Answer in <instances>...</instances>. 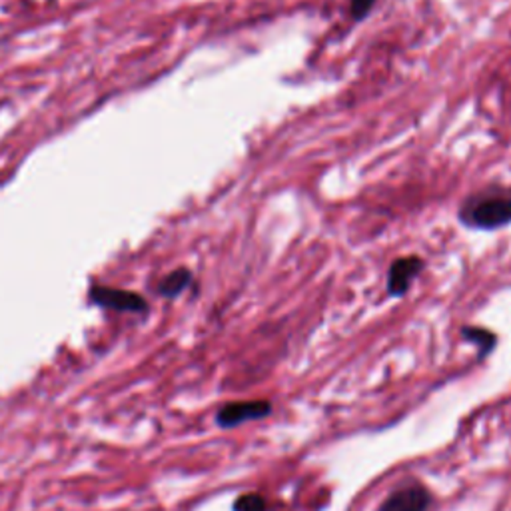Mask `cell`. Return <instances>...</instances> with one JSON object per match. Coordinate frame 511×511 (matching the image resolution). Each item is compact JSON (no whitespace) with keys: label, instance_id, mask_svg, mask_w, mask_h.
I'll return each instance as SVG.
<instances>
[{"label":"cell","instance_id":"cell-1","mask_svg":"<svg viewBox=\"0 0 511 511\" xmlns=\"http://www.w3.org/2000/svg\"><path fill=\"white\" fill-rule=\"evenodd\" d=\"M459 220L478 230H497L511 222V196L484 194L469 198L459 210Z\"/></svg>","mask_w":511,"mask_h":511},{"label":"cell","instance_id":"cell-2","mask_svg":"<svg viewBox=\"0 0 511 511\" xmlns=\"http://www.w3.org/2000/svg\"><path fill=\"white\" fill-rule=\"evenodd\" d=\"M272 413V403L268 400H248V402H230L222 406L216 413V423L222 430L238 428L246 421L264 420Z\"/></svg>","mask_w":511,"mask_h":511},{"label":"cell","instance_id":"cell-3","mask_svg":"<svg viewBox=\"0 0 511 511\" xmlns=\"http://www.w3.org/2000/svg\"><path fill=\"white\" fill-rule=\"evenodd\" d=\"M431 507V494L421 484H406L382 501L378 511H428Z\"/></svg>","mask_w":511,"mask_h":511},{"label":"cell","instance_id":"cell-4","mask_svg":"<svg viewBox=\"0 0 511 511\" xmlns=\"http://www.w3.org/2000/svg\"><path fill=\"white\" fill-rule=\"evenodd\" d=\"M90 300L102 308H112V310L118 312L142 314L148 310V304L142 296L127 290H118V288L94 286L90 290Z\"/></svg>","mask_w":511,"mask_h":511},{"label":"cell","instance_id":"cell-5","mask_svg":"<svg viewBox=\"0 0 511 511\" xmlns=\"http://www.w3.org/2000/svg\"><path fill=\"white\" fill-rule=\"evenodd\" d=\"M421 270H423V262L418 256L395 260L388 270V294L393 298L406 294L413 279L420 276Z\"/></svg>","mask_w":511,"mask_h":511},{"label":"cell","instance_id":"cell-6","mask_svg":"<svg viewBox=\"0 0 511 511\" xmlns=\"http://www.w3.org/2000/svg\"><path fill=\"white\" fill-rule=\"evenodd\" d=\"M461 336L469 340L471 344H476L479 358H486V355L491 354V350L496 348L497 337L494 332L486 330V327H476V326H466L461 327Z\"/></svg>","mask_w":511,"mask_h":511},{"label":"cell","instance_id":"cell-7","mask_svg":"<svg viewBox=\"0 0 511 511\" xmlns=\"http://www.w3.org/2000/svg\"><path fill=\"white\" fill-rule=\"evenodd\" d=\"M192 282V274L188 272L186 268H178L175 272L168 274L166 278L162 279L158 286V292L166 298H176L178 294H182L186 290Z\"/></svg>","mask_w":511,"mask_h":511},{"label":"cell","instance_id":"cell-8","mask_svg":"<svg viewBox=\"0 0 511 511\" xmlns=\"http://www.w3.org/2000/svg\"><path fill=\"white\" fill-rule=\"evenodd\" d=\"M232 509L234 511H268V501L262 494L248 491V494L236 497Z\"/></svg>","mask_w":511,"mask_h":511},{"label":"cell","instance_id":"cell-9","mask_svg":"<svg viewBox=\"0 0 511 511\" xmlns=\"http://www.w3.org/2000/svg\"><path fill=\"white\" fill-rule=\"evenodd\" d=\"M375 0H350V13L354 21H362L370 14Z\"/></svg>","mask_w":511,"mask_h":511}]
</instances>
